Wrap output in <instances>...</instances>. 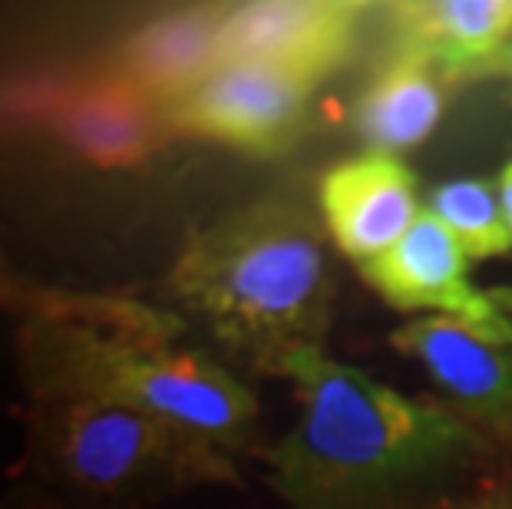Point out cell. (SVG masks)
I'll use <instances>...</instances> for the list:
<instances>
[{
  "mask_svg": "<svg viewBox=\"0 0 512 509\" xmlns=\"http://www.w3.org/2000/svg\"><path fill=\"white\" fill-rule=\"evenodd\" d=\"M43 123L76 156L100 166H133L166 136L162 113L113 73L60 90Z\"/></svg>",
  "mask_w": 512,
  "mask_h": 509,
  "instance_id": "7c38bea8",
  "label": "cell"
},
{
  "mask_svg": "<svg viewBox=\"0 0 512 509\" xmlns=\"http://www.w3.org/2000/svg\"><path fill=\"white\" fill-rule=\"evenodd\" d=\"M318 209L337 252L364 268L384 258L423 205L417 202V176L400 156L364 153L337 162L321 176Z\"/></svg>",
  "mask_w": 512,
  "mask_h": 509,
  "instance_id": "30bf717a",
  "label": "cell"
},
{
  "mask_svg": "<svg viewBox=\"0 0 512 509\" xmlns=\"http://www.w3.org/2000/svg\"><path fill=\"white\" fill-rule=\"evenodd\" d=\"M24 397H83L159 417L242 453L258 430V394L209 351L93 328L73 321H24L14 334Z\"/></svg>",
  "mask_w": 512,
  "mask_h": 509,
  "instance_id": "3957f363",
  "label": "cell"
},
{
  "mask_svg": "<svg viewBox=\"0 0 512 509\" xmlns=\"http://www.w3.org/2000/svg\"><path fill=\"white\" fill-rule=\"evenodd\" d=\"M294 424L261 450L285 509H420L489 457L486 433L453 410L304 348L278 364Z\"/></svg>",
  "mask_w": 512,
  "mask_h": 509,
  "instance_id": "6da1fadb",
  "label": "cell"
},
{
  "mask_svg": "<svg viewBox=\"0 0 512 509\" xmlns=\"http://www.w3.org/2000/svg\"><path fill=\"white\" fill-rule=\"evenodd\" d=\"M390 344L423 367L463 420L512 440V348L437 314L400 324Z\"/></svg>",
  "mask_w": 512,
  "mask_h": 509,
  "instance_id": "9c48e42d",
  "label": "cell"
},
{
  "mask_svg": "<svg viewBox=\"0 0 512 509\" xmlns=\"http://www.w3.org/2000/svg\"><path fill=\"white\" fill-rule=\"evenodd\" d=\"M361 275L390 308L430 311L453 318L483 338L512 348V291H479L470 281V258L427 205L410 232Z\"/></svg>",
  "mask_w": 512,
  "mask_h": 509,
  "instance_id": "8992f818",
  "label": "cell"
},
{
  "mask_svg": "<svg viewBox=\"0 0 512 509\" xmlns=\"http://www.w3.org/2000/svg\"><path fill=\"white\" fill-rule=\"evenodd\" d=\"M446 509H512V483L509 486H493L486 493H476L470 500H460Z\"/></svg>",
  "mask_w": 512,
  "mask_h": 509,
  "instance_id": "e0dca14e",
  "label": "cell"
},
{
  "mask_svg": "<svg viewBox=\"0 0 512 509\" xmlns=\"http://www.w3.org/2000/svg\"><path fill=\"white\" fill-rule=\"evenodd\" d=\"M370 4L351 0H255L225 7V60H258L318 86L347 67L364 37Z\"/></svg>",
  "mask_w": 512,
  "mask_h": 509,
  "instance_id": "52a82bcc",
  "label": "cell"
},
{
  "mask_svg": "<svg viewBox=\"0 0 512 509\" xmlns=\"http://www.w3.org/2000/svg\"><path fill=\"white\" fill-rule=\"evenodd\" d=\"M427 209L443 222L466 258H499L512 252V225L506 219L496 182L453 179L433 189Z\"/></svg>",
  "mask_w": 512,
  "mask_h": 509,
  "instance_id": "9a60e30c",
  "label": "cell"
},
{
  "mask_svg": "<svg viewBox=\"0 0 512 509\" xmlns=\"http://www.w3.org/2000/svg\"><path fill=\"white\" fill-rule=\"evenodd\" d=\"M443 86L427 63L380 53L357 103V133L370 153L400 156L427 143L443 116Z\"/></svg>",
  "mask_w": 512,
  "mask_h": 509,
  "instance_id": "4fadbf2b",
  "label": "cell"
},
{
  "mask_svg": "<svg viewBox=\"0 0 512 509\" xmlns=\"http://www.w3.org/2000/svg\"><path fill=\"white\" fill-rule=\"evenodd\" d=\"M314 83L258 60H225L176 106L162 110L169 136L202 139L248 156L288 153L311 110Z\"/></svg>",
  "mask_w": 512,
  "mask_h": 509,
  "instance_id": "5b68a950",
  "label": "cell"
},
{
  "mask_svg": "<svg viewBox=\"0 0 512 509\" xmlns=\"http://www.w3.org/2000/svg\"><path fill=\"white\" fill-rule=\"evenodd\" d=\"M496 77L512 80V40L506 43V50L499 53L496 63H493V67H489V73H486V80H496Z\"/></svg>",
  "mask_w": 512,
  "mask_h": 509,
  "instance_id": "d6986e66",
  "label": "cell"
},
{
  "mask_svg": "<svg viewBox=\"0 0 512 509\" xmlns=\"http://www.w3.org/2000/svg\"><path fill=\"white\" fill-rule=\"evenodd\" d=\"M496 189H499V199H503L506 219H509V225H512V159H509L506 166H503V172H499Z\"/></svg>",
  "mask_w": 512,
  "mask_h": 509,
  "instance_id": "ac0fdd59",
  "label": "cell"
},
{
  "mask_svg": "<svg viewBox=\"0 0 512 509\" xmlns=\"http://www.w3.org/2000/svg\"><path fill=\"white\" fill-rule=\"evenodd\" d=\"M0 509H63L60 500H53L50 493L37 490L30 483H17L14 490L0 493Z\"/></svg>",
  "mask_w": 512,
  "mask_h": 509,
  "instance_id": "2e32d148",
  "label": "cell"
},
{
  "mask_svg": "<svg viewBox=\"0 0 512 509\" xmlns=\"http://www.w3.org/2000/svg\"><path fill=\"white\" fill-rule=\"evenodd\" d=\"M321 225L288 196L232 205L185 232L169 298L222 348L275 374L328 331L334 285Z\"/></svg>",
  "mask_w": 512,
  "mask_h": 509,
  "instance_id": "7a4b0ae2",
  "label": "cell"
},
{
  "mask_svg": "<svg viewBox=\"0 0 512 509\" xmlns=\"http://www.w3.org/2000/svg\"><path fill=\"white\" fill-rule=\"evenodd\" d=\"M225 7H179L149 17L113 53L110 73L139 96L169 110L225 63Z\"/></svg>",
  "mask_w": 512,
  "mask_h": 509,
  "instance_id": "8fae6325",
  "label": "cell"
},
{
  "mask_svg": "<svg viewBox=\"0 0 512 509\" xmlns=\"http://www.w3.org/2000/svg\"><path fill=\"white\" fill-rule=\"evenodd\" d=\"M390 57H413L443 83L486 80L512 40V0H410L374 10Z\"/></svg>",
  "mask_w": 512,
  "mask_h": 509,
  "instance_id": "ba28073f",
  "label": "cell"
},
{
  "mask_svg": "<svg viewBox=\"0 0 512 509\" xmlns=\"http://www.w3.org/2000/svg\"><path fill=\"white\" fill-rule=\"evenodd\" d=\"M7 265H10V258H7L4 248H0V268H7Z\"/></svg>",
  "mask_w": 512,
  "mask_h": 509,
  "instance_id": "ffe728a7",
  "label": "cell"
},
{
  "mask_svg": "<svg viewBox=\"0 0 512 509\" xmlns=\"http://www.w3.org/2000/svg\"><path fill=\"white\" fill-rule=\"evenodd\" d=\"M14 480L76 509H146L199 486H238V467L232 450L139 410L24 397Z\"/></svg>",
  "mask_w": 512,
  "mask_h": 509,
  "instance_id": "277c9868",
  "label": "cell"
},
{
  "mask_svg": "<svg viewBox=\"0 0 512 509\" xmlns=\"http://www.w3.org/2000/svg\"><path fill=\"white\" fill-rule=\"evenodd\" d=\"M0 314L24 321H73L93 328L152 334V338H182L185 321L179 311L156 308L136 298L96 295V291L53 288L20 275L14 265L0 268Z\"/></svg>",
  "mask_w": 512,
  "mask_h": 509,
  "instance_id": "5bb4252c",
  "label": "cell"
}]
</instances>
